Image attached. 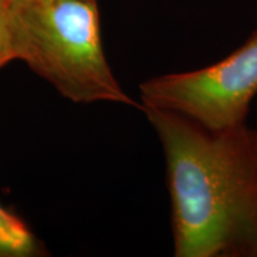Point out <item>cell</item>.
I'll use <instances>...</instances> for the list:
<instances>
[{"label": "cell", "mask_w": 257, "mask_h": 257, "mask_svg": "<svg viewBox=\"0 0 257 257\" xmlns=\"http://www.w3.org/2000/svg\"><path fill=\"white\" fill-rule=\"evenodd\" d=\"M142 111L165 153L174 255L257 257L256 128H210L175 111Z\"/></svg>", "instance_id": "1"}, {"label": "cell", "mask_w": 257, "mask_h": 257, "mask_svg": "<svg viewBox=\"0 0 257 257\" xmlns=\"http://www.w3.org/2000/svg\"><path fill=\"white\" fill-rule=\"evenodd\" d=\"M16 59L75 102L136 106L102 49L95 0H22L9 9Z\"/></svg>", "instance_id": "2"}, {"label": "cell", "mask_w": 257, "mask_h": 257, "mask_svg": "<svg viewBox=\"0 0 257 257\" xmlns=\"http://www.w3.org/2000/svg\"><path fill=\"white\" fill-rule=\"evenodd\" d=\"M140 91L142 106L179 112L206 127L246 123L257 95V29L225 59L147 80Z\"/></svg>", "instance_id": "3"}, {"label": "cell", "mask_w": 257, "mask_h": 257, "mask_svg": "<svg viewBox=\"0 0 257 257\" xmlns=\"http://www.w3.org/2000/svg\"><path fill=\"white\" fill-rule=\"evenodd\" d=\"M38 243L23 221L0 205V257H30Z\"/></svg>", "instance_id": "4"}, {"label": "cell", "mask_w": 257, "mask_h": 257, "mask_svg": "<svg viewBox=\"0 0 257 257\" xmlns=\"http://www.w3.org/2000/svg\"><path fill=\"white\" fill-rule=\"evenodd\" d=\"M16 59L9 10L0 4V67Z\"/></svg>", "instance_id": "5"}, {"label": "cell", "mask_w": 257, "mask_h": 257, "mask_svg": "<svg viewBox=\"0 0 257 257\" xmlns=\"http://www.w3.org/2000/svg\"><path fill=\"white\" fill-rule=\"evenodd\" d=\"M19 2H22V0H0V4L9 10L10 8H12V6L16 5Z\"/></svg>", "instance_id": "6"}]
</instances>
